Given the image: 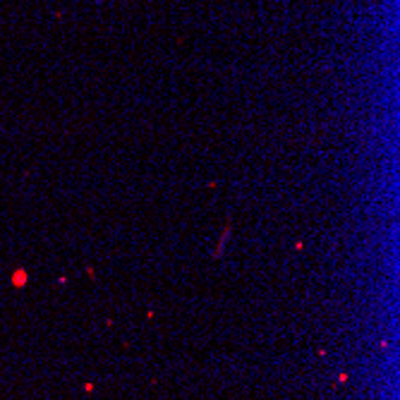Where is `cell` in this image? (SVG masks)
<instances>
[{"mask_svg": "<svg viewBox=\"0 0 400 400\" xmlns=\"http://www.w3.org/2000/svg\"><path fill=\"white\" fill-rule=\"evenodd\" d=\"M93 3H96V5H101V3H103V0H93Z\"/></svg>", "mask_w": 400, "mask_h": 400, "instance_id": "obj_1", "label": "cell"}]
</instances>
